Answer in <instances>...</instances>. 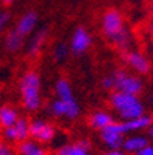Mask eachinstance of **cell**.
I'll return each mask as SVG.
<instances>
[{
	"label": "cell",
	"instance_id": "cell-1",
	"mask_svg": "<svg viewBox=\"0 0 153 155\" xmlns=\"http://www.w3.org/2000/svg\"><path fill=\"white\" fill-rule=\"evenodd\" d=\"M110 104L120 114L121 118L128 119V120L139 118L144 114V107L138 101L137 96L126 93V91L116 90L110 96Z\"/></svg>",
	"mask_w": 153,
	"mask_h": 155
},
{
	"label": "cell",
	"instance_id": "cell-2",
	"mask_svg": "<svg viewBox=\"0 0 153 155\" xmlns=\"http://www.w3.org/2000/svg\"><path fill=\"white\" fill-rule=\"evenodd\" d=\"M22 104L28 111H36L40 107V79L33 71L26 72L19 83Z\"/></svg>",
	"mask_w": 153,
	"mask_h": 155
},
{
	"label": "cell",
	"instance_id": "cell-3",
	"mask_svg": "<svg viewBox=\"0 0 153 155\" xmlns=\"http://www.w3.org/2000/svg\"><path fill=\"white\" fill-rule=\"evenodd\" d=\"M113 78H115L116 83L115 90L126 91V93L134 94V96H137L142 91V82H141L139 78L130 75L124 69H116L113 72Z\"/></svg>",
	"mask_w": 153,
	"mask_h": 155
},
{
	"label": "cell",
	"instance_id": "cell-4",
	"mask_svg": "<svg viewBox=\"0 0 153 155\" xmlns=\"http://www.w3.org/2000/svg\"><path fill=\"white\" fill-rule=\"evenodd\" d=\"M127 126L126 123L120 122H112L110 125H108L106 127L101 130V139L104 140L108 147L113 150H117L120 147H123L124 141H123V134L127 133Z\"/></svg>",
	"mask_w": 153,
	"mask_h": 155
},
{
	"label": "cell",
	"instance_id": "cell-5",
	"mask_svg": "<svg viewBox=\"0 0 153 155\" xmlns=\"http://www.w3.org/2000/svg\"><path fill=\"white\" fill-rule=\"evenodd\" d=\"M124 29V19L120 11L112 8L108 10L102 17V31L108 39L113 38Z\"/></svg>",
	"mask_w": 153,
	"mask_h": 155
},
{
	"label": "cell",
	"instance_id": "cell-6",
	"mask_svg": "<svg viewBox=\"0 0 153 155\" xmlns=\"http://www.w3.org/2000/svg\"><path fill=\"white\" fill-rule=\"evenodd\" d=\"M121 60H123L128 67L135 69V71L141 75H148L150 72V69H152V65H150L149 60H148L142 53L127 50V51L121 53Z\"/></svg>",
	"mask_w": 153,
	"mask_h": 155
},
{
	"label": "cell",
	"instance_id": "cell-7",
	"mask_svg": "<svg viewBox=\"0 0 153 155\" xmlns=\"http://www.w3.org/2000/svg\"><path fill=\"white\" fill-rule=\"evenodd\" d=\"M30 137L37 143H50L55 136V129L44 120H32L29 125Z\"/></svg>",
	"mask_w": 153,
	"mask_h": 155
},
{
	"label": "cell",
	"instance_id": "cell-8",
	"mask_svg": "<svg viewBox=\"0 0 153 155\" xmlns=\"http://www.w3.org/2000/svg\"><path fill=\"white\" fill-rule=\"evenodd\" d=\"M29 125H30V123H29L25 118H19L15 122V125L10 126V127H4L3 134H4V137L8 140L22 143V141H25V140H28V137L30 136Z\"/></svg>",
	"mask_w": 153,
	"mask_h": 155
},
{
	"label": "cell",
	"instance_id": "cell-9",
	"mask_svg": "<svg viewBox=\"0 0 153 155\" xmlns=\"http://www.w3.org/2000/svg\"><path fill=\"white\" fill-rule=\"evenodd\" d=\"M51 114L55 116H66L69 119H75L79 115V105L76 100H57L51 105Z\"/></svg>",
	"mask_w": 153,
	"mask_h": 155
},
{
	"label": "cell",
	"instance_id": "cell-10",
	"mask_svg": "<svg viewBox=\"0 0 153 155\" xmlns=\"http://www.w3.org/2000/svg\"><path fill=\"white\" fill-rule=\"evenodd\" d=\"M91 45V36L84 28H77L72 36L70 42V51L75 54H81Z\"/></svg>",
	"mask_w": 153,
	"mask_h": 155
},
{
	"label": "cell",
	"instance_id": "cell-11",
	"mask_svg": "<svg viewBox=\"0 0 153 155\" xmlns=\"http://www.w3.org/2000/svg\"><path fill=\"white\" fill-rule=\"evenodd\" d=\"M36 22H37V14H36L35 11H28V13L18 21L15 29L22 36H26L33 31Z\"/></svg>",
	"mask_w": 153,
	"mask_h": 155
},
{
	"label": "cell",
	"instance_id": "cell-12",
	"mask_svg": "<svg viewBox=\"0 0 153 155\" xmlns=\"http://www.w3.org/2000/svg\"><path fill=\"white\" fill-rule=\"evenodd\" d=\"M24 46V36L17 31V29H11L4 38V47L7 51L15 53Z\"/></svg>",
	"mask_w": 153,
	"mask_h": 155
},
{
	"label": "cell",
	"instance_id": "cell-13",
	"mask_svg": "<svg viewBox=\"0 0 153 155\" xmlns=\"http://www.w3.org/2000/svg\"><path fill=\"white\" fill-rule=\"evenodd\" d=\"M18 119V114L13 107L3 105L0 108V125L3 127H10V126L15 125V122Z\"/></svg>",
	"mask_w": 153,
	"mask_h": 155
},
{
	"label": "cell",
	"instance_id": "cell-14",
	"mask_svg": "<svg viewBox=\"0 0 153 155\" xmlns=\"http://www.w3.org/2000/svg\"><path fill=\"white\" fill-rule=\"evenodd\" d=\"M18 152L21 155H47L44 148H42L36 141H29V140L19 143Z\"/></svg>",
	"mask_w": 153,
	"mask_h": 155
},
{
	"label": "cell",
	"instance_id": "cell-15",
	"mask_svg": "<svg viewBox=\"0 0 153 155\" xmlns=\"http://www.w3.org/2000/svg\"><path fill=\"white\" fill-rule=\"evenodd\" d=\"M109 40H110V43L115 46L116 48H119V50H120V53H123V51H127L128 47H130L131 36H130V33H128L127 29L124 28L120 33L115 35L113 38L109 39Z\"/></svg>",
	"mask_w": 153,
	"mask_h": 155
},
{
	"label": "cell",
	"instance_id": "cell-16",
	"mask_svg": "<svg viewBox=\"0 0 153 155\" xmlns=\"http://www.w3.org/2000/svg\"><path fill=\"white\" fill-rule=\"evenodd\" d=\"M46 36H47V29L43 28L30 39L29 46H28V54L29 55L33 57V55H36L39 51H40V48H42L43 43H44V40H46Z\"/></svg>",
	"mask_w": 153,
	"mask_h": 155
},
{
	"label": "cell",
	"instance_id": "cell-17",
	"mask_svg": "<svg viewBox=\"0 0 153 155\" xmlns=\"http://www.w3.org/2000/svg\"><path fill=\"white\" fill-rule=\"evenodd\" d=\"M112 122H113L112 116L105 112H95L90 116V119H88V125L91 127H94V129H99V130H102L104 127L110 125Z\"/></svg>",
	"mask_w": 153,
	"mask_h": 155
},
{
	"label": "cell",
	"instance_id": "cell-18",
	"mask_svg": "<svg viewBox=\"0 0 153 155\" xmlns=\"http://www.w3.org/2000/svg\"><path fill=\"white\" fill-rule=\"evenodd\" d=\"M55 90H57V94L59 97V100H73V94H72V89H70V84L66 79H59L55 84Z\"/></svg>",
	"mask_w": 153,
	"mask_h": 155
},
{
	"label": "cell",
	"instance_id": "cell-19",
	"mask_svg": "<svg viewBox=\"0 0 153 155\" xmlns=\"http://www.w3.org/2000/svg\"><path fill=\"white\" fill-rule=\"evenodd\" d=\"M127 126V130H137V129H144L146 126L152 125L153 123V116H139V118H135V119H131L124 122Z\"/></svg>",
	"mask_w": 153,
	"mask_h": 155
},
{
	"label": "cell",
	"instance_id": "cell-20",
	"mask_svg": "<svg viewBox=\"0 0 153 155\" xmlns=\"http://www.w3.org/2000/svg\"><path fill=\"white\" fill-rule=\"evenodd\" d=\"M146 145H148V140L144 139V137H131V139L126 140L123 147L128 152H134V151L138 152L141 148H144Z\"/></svg>",
	"mask_w": 153,
	"mask_h": 155
},
{
	"label": "cell",
	"instance_id": "cell-21",
	"mask_svg": "<svg viewBox=\"0 0 153 155\" xmlns=\"http://www.w3.org/2000/svg\"><path fill=\"white\" fill-rule=\"evenodd\" d=\"M57 155H88V151L84 148H81L79 144H69L64 145L58 150Z\"/></svg>",
	"mask_w": 153,
	"mask_h": 155
},
{
	"label": "cell",
	"instance_id": "cell-22",
	"mask_svg": "<svg viewBox=\"0 0 153 155\" xmlns=\"http://www.w3.org/2000/svg\"><path fill=\"white\" fill-rule=\"evenodd\" d=\"M69 46L65 45V43H59V45L55 47L54 50V57L57 61H64L65 58L68 57V54H69Z\"/></svg>",
	"mask_w": 153,
	"mask_h": 155
},
{
	"label": "cell",
	"instance_id": "cell-23",
	"mask_svg": "<svg viewBox=\"0 0 153 155\" xmlns=\"http://www.w3.org/2000/svg\"><path fill=\"white\" fill-rule=\"evenodd\" d=\"M102 87H104L105 90H115V89H116V83H115L113 74H112V75H106V76L102 79Z\"/></svg>",
	"mask_w": 153,
	"mask_h": 155
},
{
	"label": "cell",
	"instance_id": "cell-24",
	"mask_svg": "<svg viewBox=\"0 0 153 155\" xmlns=\"http://www.w3.org/2000/svg\"><path fill=\"white\" fill-rule=\"evenodd\" d=\"M0 155H15V152L10 148L7 144L0 143Z\"/></svg>",
	"mask_w": 153,
	"mask_h": 155
},
{
	"label": "cell",
	"instance_id": "cell-25",
	"mask_svg": "<svg viewBox=\"0 0 153 155\" xmlns=\"http://www.w3.org/2000/svg\"><path fill=\"white\" fill-rule=\"evenodd\" d=\"M138 155H153V147L146 145L144 148H141L139 151H138Z\"/></svg>",
	"mask_w": 153,
	"mask_h": 155
},
{
	"label": "cell",
	"instance_id": "cell-26",
	"mask_svg": "<svg viewBox=\"0 0 153 155\" xmlns=\"http://www.w3.org/2000/svg\"><path fill=\"white\" fill-rule=\"evenodd\" d=\"M8 14H6V13H3L2 15H0V31L4 28V25L7 24V21H8Z\"/></svg>",
	"mask_w": 153,
	"mask_h": 155
},
{
	"label": "cell",
	"instance_id": "cell-27",
	"mask_svg": "<svg viewBox=\"0 0 153 155\" xmlns=\"http://www.w3.org/2000/svg\"><path fill=\"white\" fill-rule=\"evenodd\" d=\"M148 31H149L150 35L153 36V17L149 19V22H148Z\"/></svg>",
	"mask_w": 153,
	"mask_h": 155
},
{
	"label": "cell",
	"instance_id": "cell-28",
	"mask_svg": "<svg viewBox=\"0 0 153 155\" xmlns=\"http://www.w3.org/2000/svg\"><path fill=\"white\" fill-rule=\"evenodd\" d=\"M106 155H123L121 152H119V151H110V152H108Z\"/></svg>",
	"mask_w": 153,
	"mask_h": 155
},
{
	"label": "cell",
	"instance_id": "cell-29",
	"mask_svg": "<svg viewBox=\"0 0 153 155\" xmlns=\"http://www.w3.org/2000/svg\"><path fill=\"white\" fill-rule=\"evenodd\" d=\"M13 2H14V0H3V3H4V4H11Z\"/></svg>",
	"mask_w": 153,
	"mask_h": 155
},
{
	"label": "cell",
	"instance_id": "cell-30",
	"mask_svg": "<svg viewBox=\"0 0 153 155\" xmlns=\"http://www.w3.org/2000/svg\"><path fill=\"white\" fill-rule=\"evenodd\" d=\"M149 134H150V136H152V137H153V125L150 126V129H149Z\"/></svg>",
	"mask_w": 153,
	"mask_h": 155
},
{
	"label": "cell",
	"instance_id": "cell-31",
	"mask_svg": "<svg viewBox=\"0 0 153 155\" xmlns=\"http://www.w3.org/2000/svg\"><path fill=\"white\" fill-rule=\"evenodd\" d=\"M2 14H3V13H0V15H2Z\"/></svg>",
	"mask_w": 153,
	"mask_h": 155
}]
</instances>
